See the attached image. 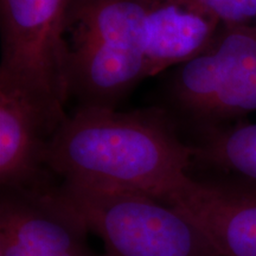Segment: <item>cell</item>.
I'll use <instances>...</instances> for the list:
<instances>
[{
    "mask_svg": "<svg viewBox=\"0 0 256 256\" xmlns=\"http://www.w3.org/2000/svg\"><path fill=\"white\" fill-rule=\"evenodd\" d=\"M220 26L194 0H146L147 78L200 55Z\"/></svg>",
    "mask_w": 256,
    "mask_h": 256,
    "instance_id": "9c48e42d",
    "label": "cell"
},
{
    "mask_svg": "<svg viewBox=\"0 0 256 256\" xmlns=\"http://www.w3.org/2000/svg\"><path fill=\"white\" fill-rule=\"evenodd\" d=\"M55 194L108 256H220L180 211L144 192L64 182Z\"/></svg>",
    "mask_w": 256,
    "mask_h": 256,
    "instance_id": "277c9868",
    "label": "cell"
},
{
    "mask_svg": "<svg viewBox=\"0 0 256 256\" xmlns=\"http://www.w3.org/2000/svg\"><path fill=\"white\" fill-rule=\"evenodd\" d=\"M224 26H256V0H194Z\"/></svg>",
    "mask_w": 256,
    "mask_h": 256,
    "instance_id": "8fae6325",
    "label": "cell"
},
{
    "mask_svg": "<svg viewBox=\"0 0 256 256\" xmlns=\"http://www.w3.org/2000/svg\"><path fill=\"white\" fill-rule=\"evenodd\" d=\"M57 126L26 92L0 81V183L2 190L46 192V153Z\"/></svg>",
    "mask_w": 256,
    "mask_h": 256,
    "instance_id": "ba28073f",
    "label": "cell"
},
{
    "mask_svg": "<svg viewBox=\"0 0 256 256\" xmlns=\"http://www.w3.org/2000/svg\"><path fill=\"white\" fill-rule=\"evenodd\" d=\"M46 192L2 190L0 256H92L84 226Z\"/></svg>",
    "mask_w": 256,
    "mask_h": 256,
    "instance_id": "8992f818",
    "label": "cell"
},
{
    "mask_svg": "<svg viewBox=\"0 0 256 256\" xmlns=\"http://www.w3.org/2000/svg\"><path fill=\"white\" fill-rule=\"evenodd\" d=\"M162 95L190 136L256 113V26L220 25L203 52L171 70Z\"/></svg>",
    "mask_w": 256,
    "mask_h": 256,
    "instance_id": "3957f363",
    "label": "cell"
},
{
    "mask_svg": "<svg viewBox=\"0 0 256 256\" xmlns=\"http://www.w3.org/2000/svg\"><path fill=\"white\" fill-rule=\"evenodd\" d=\"M72 0H0V81L17 86L57 126L69 101L64 28Z\"/></svg>",
    "mask_w": 256,
    "mask_h": 256,
    "instance_id": "5b68a950",
    "label": "cell"
},
{
    "mask_svg": "<svg viewBox=\"0 0 256 256\" xmlns=\"http://www.w3.org/2000/svg\"><path fill=\"white\" fill-rule=\"evenodd\" d=\"M46 164L64 182L130 188L170 204L191 184L194 148L160 106H78L51 136Z\"/></svg>",
    "mask_w": 256,
    "mask_h": 256,
    "instance_id": "6da1fadb",
    "label": "cell"
},
{
    "mask_svg": "<svg viewBox=\"0 0 256 256\" xmlns=\"http://www.w3.org/2000/svg\"><path fill=\"white\" fill-rule=\"evenodd\" d=\"M69 100L118 110L146 72V0H72L64 28Z\"/></svg>",
    "mask_w": 256,
    "mask_h": 256,
    "instance_id": "7a4b0ae2",
    "label": "cell"
},
{
    "mask_svg": "<svg viewBox=\"0 0 256 256\" xmlns=\"http://www.w3.org/2000/svg\"><path fill=\"white\" fill-rule=\"evenodd\" d=\"M194 164L256 185V122L244 120L191 136Z\"/></svg>",
    "mask_w": 256,
    "mask_h": 256,
    "instance_id": "30bf717a",
    "label": "cell"
},
{
    "mask_svg": "<svg viewBox=\"0 0 256 256\" xmlns=\"http://www.w3.org/2000/svg\"><path fill=\"white\" fill-rule=\"evenodd\" d=\"M168 206L188 217L220 256H256V185L224 176L192 179Z\"/></svg>",
    "mask_w": 256,
    "mask_h": 256,
    "instance_id": "52a82bcc",
    "label": "cell"
}]
</instances>
